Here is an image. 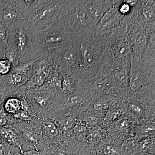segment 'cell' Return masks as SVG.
Segmentation results:
<instances>
[{
	"label": "cell",
	"mask_w": 155,
	"mask_h": 155,
	"mask_svg": "<svg viewBox=\"0 0 155 155\" xmlns=\"http://www.w3.org/2000/svg\"><path fill=\"white\" fill-rule=\"evenodd\" d=\"M24 20L31 33L58 20L62 6L61 1H22Z\"/></svg>",
	"instance_id": "cell-1"
},
{
	"label": "cell",
	"mask_w": 155,
	"mask_h": 155,
	"mask_svg": "<svg viewBox=\"0 0 155 155\" xmlns=\"http://www.w3.org/2000/svg\"><path fill=\"white\" fill-rule=\"evenodd\" d=\"M9 44L17 50L20 64L42 56L35 47L31 32L24 20L15 21L9 25L7 45Z\"/></svg>",
	"instance_id": "cell-2"
},
{
	"label": "cell",
	"mask_w": 155,
	"mask_h": 155,
	"mask_svg": "<svg viewBox=\"0 0 155 155\" xmlns=\"http://www.w3.org/2000/svg\"><path fill=\"white\" fill-rule=\"evenodd\" d=\"M31 33L35 47L41 56L50 50L59 47L69 39L68 35L58 24V20Z\"/></svg>",
	"instance_id": "cell-3"
},
{
	"label": "cell",
	"mask_w": 155,
	"mask_h": 155,
	"mask_svg": "<svg viewBox=\"0 0 155 155\" xmlns=\"http://www.w3.org/2000/svg\"><path fill=\"white\" fill-rule=\"evenodd\" d=\"M25 100L31 109L34 117L38 119L49 118L55 107V92L45 87L29 90Z\"/></svg>",
	"instance_id": "cell-4"
},
{
	"label": "cell",
	"mask_w": 155,
	"mask_h": 155,
	"mask_svg": "<svg viewBox=\"0 0 155 155\" xmlns=\"http://www.w3.org/2000/svg\"><path fill=\"white\" fill-rule=\"evenodd\" d=\"M22 137L23 145L31 150H39L42 147L40 125L31 121L15 122L12 125Z\"/></svg>",
	"instance_id": "cell-5"
},
{
	"label": "cell",
	"mask_w": 155,
	"mask_h": 155,
	"mask_svg": "<svg viewBox=\"0 0 155 155\" xmlns=\"http://www.w3.org/2000/svg\"><path fill=\"white\" fill-rule=\"evenodd\" d=\"M41 131L43 150L47 154L53 151L64 141L65 137L61 134L52 119L50 118L39 120Z\"/></svg>",
	"instance_id": "cell-6"
},
{
	"label": "cell",
	"mask_w": 155,
	"mask_h": 155,
	"mask_svg": "<svg viewBox=\"0 0 155 155\" xmlns=\"http://www.w3.org/2000/svg\"><path fill=\"white\" fill-rule=\"evenodd\" d=\"M23 1H0V22L8 27L12 22L24 20Z\"/></svg>",
	"instance_id": "cell-7"
},
{
	"label": "cell",
	"mask_w": 155,
	"mask_h": 155,
	"mask_svg": "<svg viewBox=\"0 0 155 155\" xmlns=\"http://www.w3.org/2000/svg\"><path fill=\"white\" fill-rule=\"evenodd\" d=\"M0 135L7 143L17 147L23 153V140L20 134L12 125L0 127Z\"/></svg>",
	"instance_id": "cell-8"
},
{
	"label": "cell",
	"mask_w": 155,
	"mask_h": 155,
	"mask_svg": "<svg viewBox=\"0 0 155 155\" xmlns=\"http://www.w3.org/2000/svg\"><path fill=\"white\" fill-rule=\"evenodd\" d=\"M51 119H52L58 127L59 132L64 136L69 137L72 134L75 120L70 116L56 114Z\"/></svg>",
	"instance_id": "cell-9"
},
{
	"label": "cell",
	"mask_w": 155,
	"mask_h": 155,
	"mask_svg": "<svg viewBox=\"0 0 155 155\" xmlns=\"http://www.w3.org/2000/svg\"><path fill=\"white\" fill-rule=\"evenodd\" d=\"M40 58L19 64L13 67L11 72L20 74L29 79L34 73Z\"/></svg>",
	"instance_id": "cell-10"
},
{
	"label": "cell",
	"mask_w": 155,
	"mask_h": 155,
	"mask_svg": "<svg viewBox=\"0 0 155 155\" xmlns=\"http://www.w3.org/2000/svg\"><path fill=\"white\" fill-rule=\"evenodd\" d=\"M3 109L9 116H13L17 115L22 111L21 100L14 96L9 97L4 102Z\"/></svg>",
	"instance_id": "cell-11"
},
{
	"label": "cell",
	"mask_w": 155,
	"mask_h": 155,
	"mask_svg": "<svg viewBox=\"0 0 155 155\" xmlns=\"http://www.w3.org/2000/svg\"><path fill=\"white\" fill-rule=\"evenodd\" d=\"M14 92L7 81L6 76H0V110H3V104L5 101L12 96Z\"/></svg>",
	"instance_id": "cell-12"
},
{
	"label": "cell",
	"mask_w": 155,
	"mask_h": 155,
	"mask_svg": "<svg viewBox=\"0 0 155 155\" xmlns=\"http://www.w3.org/2000/svg\"><path fill=\"white\" fill-rule=\"evenodd\" d=\"M6 78L9 85L15 91L29 79L23 75L12 72L6 76Z\"/></svg>",
	"instance_id": "cell-13"
},
{
	"label": "cell",
	"mask_w": 155,
	"mask_h": 155,
	"mask_svg": "<svg viewBox=\"0 0 155 155\" xmlns=\"http://www.w3.org/2000/svg\"><path fill=\"white\" fill-rule=\"evenodd\" d=\"M4 58L8 59L11 62L13 68L20 64L17 50L11 44L7 45L4 54Z\"/></svg>",
	"instance_id": "cell-14"
},
{
	"label": "cell",
	"mask_w": 155,
	"mask_h": 155,
	"mask_svg": "<svg viewBox=\"0 0 155 155\" xmlns=\"http://www.w3.org/2000/svg\"><path fill=\"white\" fill-rule=\"evenodd\" d=\"M61 88L62 93L69 94L74 90L72 79L69 77L61 75Z\"/></svg>",
	"instance_id": "cell-15"
},
{
	"label": "cell",
	"mask_w": 155,
	"mask_h": 155,
	"mask_svg": "<svg viewBox=\"0 0 155 155\" xmlns=\"http://www.w3.org/2000/svg\"><path fill=\"white\" fill-rule=\"evenodd\" d=\"M13 67L11 63L5 58L0 59V76H6L12 71Z\"/></svg>",
	"instance_id": "cell-16"
},
{
	"label": "cell",
	"mask_w": 155,
	"mask_h": 155,
	"mask_svg": "<svg viewBox=\"0 0 155 155\" xmlns=\"http://www.w3.org/2000/svg\"><path fill=\"white\" fill-rule=\"evenodd\" d=\"M143 84V78L140 74H135L132 75L129 81L130 88L134 91H136Z\"/></svg>",
	"instance_id": "cell-17"
},
{
	"label": "cell",
	"mask_w": 155,
	"mask_h": 155,
	"mask_svg": "<svg viewBox=\"0 0 155 155\" xmlns=\"http://www.w3.org/2000/svg\"><path fill=\"white\" fill-rule=\"evenodd\" d=\"M131 51L130 46L124 42L119 43L116 50V56L118 58H122L127 55Z\"/></svg>",
	"instance_id": "cell-18"
},
{
	"label": "cell",
	"mask_w": 155,
	"mask_h": 155,
	"mask_svg": "<svg viewBox=\"0 0 155 155\" xmlns=\"http://www.w3.org/2000/svg\"><path fill=\"white\" fill-rule=\"evenodd\" d=\"M73 19L78 25L84 26L87 23L88 19V16L83 11H76L73 14Z\"/></svg>",
	"instance_id": "cell-19"
},
{
	"label": "cell",
	"mask_w": 155,
	"mask_h": 155,
	"mask_svg": "<svg viewBox=\"0 0 155 155\" xmlns=\"http://www.w3.org/2000/svg\"><path fill=\"white\" fill-rule=\"evenodd\" d=\"M15 122L12 116L6 114L3 110H0V127L12 125Z\"/></svg>",
	"instance_id": "cell-20"
},
{
	"label": "cell",
	"mask_w": 155,
	"mask_h": 155,
	"mask_svg": "<svg viewBox=\"0 0 155 155\" xmlns=\"http://www.w3.org/2000/svg\"><path fill=\"white\" fill-rule=\"evenodd\" d=\"M116 12L113 10L108 12L101 20V25L103 26H106L112 23L116 18Z\"/></svg>",
	"instance_id": "cell-21"
},
{
	"label": "cell",
	"mask_w": 155,
	"mask_h": 155,
	"mask_svg": "<svg viewBox=\"0 0 155 155\" xmlns=\"http://www.w3.org/2000/svg\"><path fill=\"white\" fill-rule=\"evenodd\" d=\"M8 28L3 23L0 22V41L3 42L7 46L8 36Z\"/></svg>",
	"instance_id": "cell-22"
},
{
	"label": "cell",
	"mask_w": 155,
	"mask_h": 155,
	"mask_svg": "<svg viewBox=\"0 0 155 155\" xmlns=\"http://www.w3.org/2000/svg\"><path fill=\"white\" fill-rule=\"evenodd\" d=\"M103 153L104 155H122L117 148L111 145L105 147L103 150Z\"/></svg>",
	"instance_id": "cell-23"
},
{
	"label": "cell",
	"mask_w": 155,
	"mask_h": 155,
	"mask_svg": "<svg viewBox=\"0 0 155 155\" xmlns=\"http://www.w3.org/2000/svg\"><path fill=\"white\" fill-rule=\"evenodd\" d=\"M154 131V126L151 124H146L143 125L140 128V132L143 135H150L153 133Z\"/></svg>",
	"instance_id": "cell-24"
},
{
	"label": "cell",
	"mask_w": 155,
	"mask_h": 155,
	"mask_svg": "<svg viewBox=\"0 0 155 155\" xmlns=\"http://www.w3.org/2000/svg\"><path fill=\"white\" fill-rule=\"evenodd\" d=\"M115 76L117 80L119 81L120 83L124 84V85H126L127 82H128V76L125 72H117L115 74Z\"/></svg>",
	"instance_id": "cell-25"
},
{
	"label": "cell",
	"mask_w": 155,
	"mask_h": 155,
	"mask_svg": "<svg viewBox=\"0 0 155 155\" xmlns=\"http://www.w3.org/2000/svg\"><path fill=\"white\" fill-rule=\"evenodd\" d=\"M146 37L143 34L140 33L137 35L136 38L135 43L137 46L143 47L146 44Z\"/></svg>",
	"instance_id": "cell-26"
},
{
	"label": "cell",
	"mask_w": 155,
	"mask_h": 155,
	"mask_svg": "<svg viewBox=\"0 0 155 155\" xmlns=\"http://www.w3.org/2000/svg\"><path fill=\"white\" fill-rule=\"evenodd\" d=\"M94 88L98 91H101L105 88V82L102 78L97 79L94 83Z\"/></svg>",
	"instance_id": "cell-27"
},
{
	"label": "cell",
	"mask_w": 155,
	"mask_h": 155,
	"mask_svg": "<svg viewBox=\"0 0 155 155\" xmlns=\"http://www.w3.org/2000/svg\"><path fill=\"white\" fill-rule=\"evenodd\" d=\"M86 128L84 126L79 125H75L73 128L72 133L75 135H80L81 134L84 133L86 131Z\"/></svg>",
	"instance_id": "cell-28"
},
{
	"label": "cell",
	"mask_w": 155,
	"mask_h": 155,
	"mask_svg": "<svg viewBox=\"0 0 155 155\" xmlns=\"http://www.w3.org/2000/svg\"><path fill=\"white\" fill-rule=\"evenodd\" d=\"M143 13L145 19L147 20H151L154 17L153 11L151 9L149 8H145L143 10Z\"/></svg>",
	"instance_id": "cell-29"
},
{
	"label": "cell",
	"mask_w": 155,
	"mask_h": 155,
	"mask_svg": "<svg viewBox=\"0 0 155 155\" xmlns=\"http://www.w3.org/2000/svg\"><path fill=\"white\" fill-rule=\"evenodd\" d=\"M23 155H48L43 150H30L28 151H23Z\"/></svg>",
	"instance_id": "cell-30"
},
{
	"label": "cell",
	"mask_w": 155,
	"mask_h": 155,
	"mask_svg": "<svg viewBox=\"0 0 155 155\" xmlns=\"http://www.w3.org/2000/svg\"><path fill=\"white\" fill-rule=\"evenodd\" d=\"M116 127L119 129H126L128 127V123L127 120L125 119H121L116 123Z\"/></svg>",
	"instance_id": "cell-31"
},
{
	"label": "cell",
	"mask_w": 155,
	"mask_h": 155,
	"mask_svg": "<svg viewBox=\"0 0 155 155\" xmlns=\"http://www.w3.org/2000/svg\"><path fill=\"white\" fill-rule=\"evenodd\" d=\"M129 108L130 110L137 114H140L142 111V108L141 106L137 104H132L129 105Z\"/></svg>",
	"instance_id": "cell-32"
},
{
	"label": "cell",
	"mask_w": 155,
	"mask_h": 155,
	"mask_svg": "<svg viewBox=\"0 0 155 155\" xmlns=\"http://www.w3.org/2000/svg\"><path fill=\"white\" fill-rule=\"evenodd\" d=\"M6 48V45L0 41V59L4 58V54Z\"/></svg>",
	"instance_id": "cell-33"
},
{
	"label": "cell",
	"mask_w": 155,
	"mask_h": 155,
	"mask_svg": "<svg viewBox=\"0 0 155 155\" xmlns=\"http://www.w3.org/2000/svg\"><path fill=\"white\" fill-rule=\"evenodd\" d=\"M120 11L122 13L126 14L130 11V6L127 4H124L121 6Z\"/></svg>",
	"instance_id": "cell-34"
},
{
	"label": "cell",
	"mask_w": 155,
	"mask_h": 155,
	"mask_svg": "<svg viewBox=\"0 0 155 155\" xmlns=\"http://www.w3.org/2000/svg\"><path fill=\"white\" fill-rule=\"evenodd\" d=\"M104 106V105L102 103H97L94 104V108L95 110H102Z\"/></svg>",
	"instance_id": "cell-35"
},
{
	"label": "cell",
	"mask_w": 155,
	"mask_h": 155,
	"mask_svg": "<svg viewBox=\"0 0 155 155\" xmlns=\"http://www.w3.org/2000/svg\"><path fill=\"white\" fill-rule=\"evenodd\" d=\"M3 139L2 138V137H1V135H0V143L2 142L3 141Z\"/></svg>",
	"instance_id": "cell-36"
}]
</instances>
